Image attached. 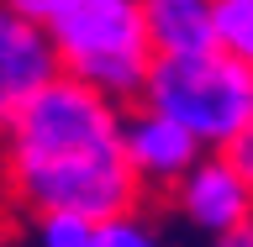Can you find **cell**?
<instances>
[{
    "label": "cell",
    "mask_w": 253,
    "mask_h": 247,
    "mask_svg": "<svg viewBox=\"0 0 253 247\" xmlns=\"http://www.w3.org/2000/svg\"><path fill=\"white\" fill-rule=\"evenodd\" d=\"M122 110L111 95L74 74H53L0 126V184L27 216L79 211L106 221L142 205L122 158Z\"/></svg>",
    "instance_id": "6da1fadb"
},
{
    "label": "cell",
    "mask_w": 253,
    "mask_h": 247,
    "mask_svg": "<svg viewBox=\"0 0 253 247\" xmlns=\"http://www.w3.org/2000/svg\"><path fill=\"white\" fill-rule=\"evenodd\" d=\"M137 106L185 126L201 147H232L237 137L253 132V58L221 47L153 53Z\"/></svg>",
    "instance_id": "7a4b0ae2"
},
{
    "label": "cell",
    "mask_w": 253,
    "mask_h": 247,
    "mask_svg": "<svg viewBox=\"0 0 253 247\" xmlns=\"http://www.w3.org/2000/svg\"><path fill=\"white\" fill-rule=\"evenodd\" d=\"M37 27L58 53V74L95 84L116 106L137 100L148 58H153L137 0H47Z\"/></svg>",
    "instance_id": "3957f363"
},
{
    "label": "cell",
    "mask_w": 253,
    "mask_h": 247,
    "mask_svg": "<svg viewBox=\"0 0 253 247\" xmlns=\"http://www.w3.org/2000/svg\"><path fill=\"white\" fill-rule=\"evenodd\" d=\"M169 195H174V211L185 216L190 232L221 237V232H232V226L248 221V211H253V174L237 169L221 147H201L195 163L174 179Z\"/></svg>",
    "instance_id": "277c9868"
},
{
    "label": "cell",
    "mask_w": 253,
    "mask_h": 247,
    "mask_svg": "<svg viewBox=\"0 0 253 247\" xmlns=\"http://www.w3.org/2000/svg\"><path fill=\"white\" fill-rule=\"evenodd\" d=\"M195 153H201V142L185 126H174L169 116H158L137 100L122 110V158L137 179V189H164L169 195L174 179L195 163Z\"/></svg>",
    "instance_id": "5b68a950"
},
{
    "label": "cell",
    "mask_w": 253,
    "mask_h": 247,
    "mask_svg": "<svg viewBox=\"0 0 253 247\" xmlns=\"http://www.w3.org/2000/svg\"><path fill=\"white\" fill-rule=\"evenodd\" d=\"M58 74V53L47 42V32L11 5H0V126Z\"/></svg>",
    "instance_id": "8992f818"
},
{
    "label": "cell",
    "mask_w": 253,
    "mask_h": 247,
    "mask_svg": "<svg viewBox=\"0 0 253 247\" xmlns=\"http://www.w3.org/2000/svg\"><path fill=\"white\" fill-rule=\"evenodd\" d=\"M153 53L211 47V0H137Z\"/></svg>",
    "instance_id": "52a82bcc"
},
{
    "label": "cell",
    "mask_w": 253,
    "mask_h": 247,
    "mask_svg": "<svg viewBox=\"0 0 253 247\" xmlns=\"http://www.w3.org/2000/svg\"><path fill=\"white\" fill-rule=\"evenodd\" d=\"M211 47L253 58V0H211Z\"/></svg>",
    "instance_id": "ba28073f"
},
{
    "label": "cell",
    "mask_w": 253,
    "mask_h": 247,
    "mask_svg": "<svg viewBox=\"0 0 253 247\" xmlns=\"http://www.w3.org/2000/svg\"><path fill=\"white\" fill-rule=\"evenodd\" d=\"M95 247H174V242L158 232V221L142 216V205H132L95 226Z\"/></svg>",
    "instance_id": "9c48e42d"
},
{
    "label": "cell",
    "mask_w": 253,
    "mask_h": 247,
    "mask_svg": "<svg viewBox=\"0 0 253 247\" xmlns=\"http://www.w3.org/2000/svg\"><path fill=\"white\" fill-rule=\"evenodd\" d=\"M95 226L100 221L79 216V211H42V216H32L37 247H95Z\"/></svg>",
    "instance_id": "30bf717a"
},
{
    "label": "cell",
    "mask_w": 253,
    "mask_h": 247,
    "mask_svg": "<svg viewBox=\"0 0 253 247\" xmlns=\"http://www.w3.org/2000/svg\"><path fill=\"white\" fill-rule=\"evenodd\" d=\"M206 247H253V226L243 221V226H232V232H221V237H206Z\"/></svg>",
    "instance_id": "8fae6325"
}]
</instances>
